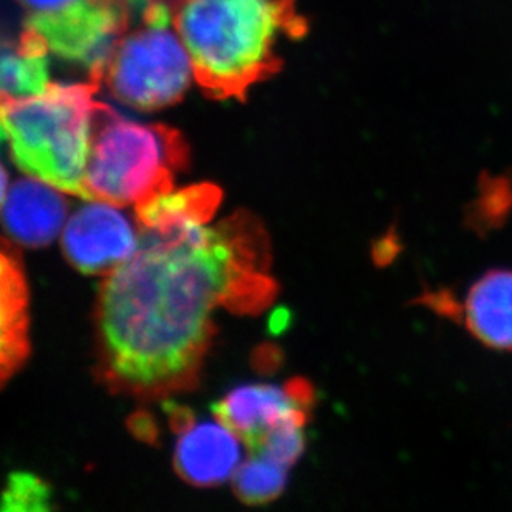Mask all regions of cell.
Wrapping results in <instances>:
<instances>
[{
	"mask_svg": "<svg viewBox=\"0 0 512 512\" xmlns=\"http://www.w3.org/2000/svg\"><path fill=\"white\" fill-rule=\"evenodd\" d=\"M256 221L141 228L130 259L103 282L97 305L103 377L155 398L198 380L219 307L254 310L274 294Z\"/></svg>",
	"mask_w": 512,
	"mask_h": 512,
	"instance_id": "cell-1",
	"label": "cell"
},
{
	"mask_svg": "<svg viewBox=\"0 0 512 512\" xmlns=\"http://www.w3.org/2000/svg\"><path fill=\"white\" fill-rule=\"evenodd\" d=\"M174 27L196 82L218 98L242 97L276 72L281 50L305 32L295 0H178Z\"/></svg>",
	"mask_w": 512,
	"mask_h": 512,
	"instance_id": "cell-2",
	"label": "cell"
},
{
	"mask_svg": "<svg viewBox=\"0 0 512 512\" xmlns=\"http://www.w3.org/2000/svg\"><path fill=\"white\" fill-rule=\"evenodd\" d=\"M98 83H52L44 93L2 98V138L27 176L85 199Z\"/></svg>",
	"mask_w": 512,
	"mask_h": 512,
	"instance_id": "cell-3",
	"label": "cell"
},
{
	"mask_svg": "<svg viewBox=\"0 0 512 512\" xmlns=\"http://www.w3.org/2000/svg\"><path fill=\"white\" fill-rule=\"evenodd\" d=\"M184 163L186 145L178 131L131 120L102 103L85 173V199L138 206L173 188L174 173Z\"/></svg>",
	"mask_w": 512,
	"mask_h": 512,
	"instance_id": "cell-4",
	"label": "cell"
},
{
	"mask_svg": "<svg viewBox=\"0 0 512 512\" xmlns=\"http://www.w3.org/2000/svg\"><path fill=\"white\" fill-rule=\"evenodd\" d=\"M174 24V10L163 0L145 10L141 25L123 35L100 85L118 102L140 112L171 107L196 80L193 60Z\"/></svg>",
	"mask_w": 512,
	"mask_h": 512,
	"instance_id": "cell-5",
	"label": "cell"
},
{
	"mask_svg": "<svg viewBox=\"0 0 512 512\" xmlns=\"http://www.w3.org/2000/svg\"><path fill=\"white\" fill-rule=\"evenodd\" d=\"M130 15L123 0H72L58 9L30 12L25 29L37 35L50 54L82 67L100 85Z\"/></svg>",
	"mask_w": 512,
	"mask_h": 512,
	"instance_id": "cell-6",
	"label": "cell"
},
{
	"mask_svg": "<svg viewBox=\"0 0 512 512\" xmlns=\"http://www.w3.org/2000/svg\"><path fill=\"white\" fill-rule=\"evenodd\" d=\"M312 405L314 390L302 380L287 385L252 383L234 388L213 406V413L251 453L277 428L289 423L307 425Z\"/></svg>",
	"mask_w": 512,
	"mask_h": 512,
	"instance_id": "cell-7",
	"label": "cell"
},
{
	"mask_svg": "<svg viewBox=\"0 0 512 512\" xmlns=\"http://www.w3.org/2000/svg\"><path fill=\"white\" fill-rule=\"evenodd\" d=\"M140 236L116 204L90 199L63 228L67 261L83 274H110L133 256Z\"/></svg>",
	"mask_w": 512,
	"mask_h": 512,
	"instance_id": "cell-8",
	"label": "cell"
},
{
	"mask_svg": "<svg viewBox=\"0 0 512 512\" xmlns=\"http://www.w3.org/2000/svg\"><path fill=\"white\" fill-rule=\"evenodd\" d=\"M67 211L63 191L32 176L17 179L2 194L4 228L19 246H49L62 231Z\"/></svg>",
	"mask_w": 512,
	"mask_h": 512,
	"instance_id": "cell-9",
	"label": "cell"
},
{
	"mask_svg": "<svg viewBox=\"0 0 512 512\" xmlns=\"http://www.w3.org/2000/svg\"><path fill=\"white\" fill-rule=\"evenodd\" d=\"M239 466V436L221 421L191 423L179 436L174 450V469L191 486H219L232 479Z\"/></svg>",
	"mask_w": 512,
	"mask_h": 512,
	"instance_id": "cell-10",
	"label": "cell"
},
{
	"mask_svg": "<svg viewBox=\"0 0 512 512\" xmlns=\"http://www.w3.org/2000/svg\"><path fill=\"white\" fill-rule=\"evenodd\" d=\"M464 325L494 350H512V271H491L464 297Z\"/></svg>",
	"mask_w": 512,
	"mask_h": 512,
	"instance_id": "cell-11",
	"label": "cell"
},
{
	"mask_svg": "<svg viewBox=\"0 0 512 512\" xmlns=\"http://www.w3.org/2000/svg\"><path fill=\"white\" fill-rule=\"evenodd\" d=\"M27 304L24 269L14 249L4 242L0 274V367L4 382L24 365L29 353Z\"/></svg>",
	"mask_w": 512,
	"mask_h": 512,
	"instance_id": "cell-12",
	"label": "cell"
},
{
	"mask_svg": "<svg viewBox=\"0 0 512 512\" xmlns=\"http://www.w3.org/2000/svg\"><path fill=\"white\" fill-rule=\"evenodd\" d=\"M49 49L25 29L19 40L5 44L0 62L2 98L34 97L44 93L50 82Z\"/></svg>",
	"mask_w": 512,
	"mask_h": 512,
	"instance_id": "cell-13",
	"label": "cell"
},
{
	"mask_svg": "<svg viewBox=\"0 0 512 512\" xmlns=\"http://www.w3.org/2000/svg\"><path fill=\"white\" fill-rule=\"evenodd\" d=\"M221 203V191L213 184L168 189L136 206L140 228H165L174 224L208 223Z\"/></svg>",
	"mask_w": 512,
	"mask_h": 512,
	"instance_id": "cell-14",
	"label": "cell"
},
{
	"mask_svg": "<svg viewBox=\"0 0 512 512\" xmlns=\"http://www.w3.org/2000/svg\"><path fill=\"white\" fill-rule=\"evenodd\" d=\"M287 471L289 468L272 459L251 455L232 476L234 493L249 506L272 503L284 493Z\"/></svg>",
	"mask_w": 512,
	"mask_h": 512,
	"instance_id": "cell-15",
	"label": "cell"
},
{
	"mask_svg": "<svg viewBox=\"0 0 512 512\" xmlns=\"http://www.w3.org/2000/svg\"><path fill=\"white\" fill-rule=\"evenodd\" d=\"M52 509V489L39 476L12 473L4 491V511H49Z\"/></svg>",
	"mask_w": 512,
	"mask_h": 512,
	"instance_id": "cell-16",
	"label": "cell"
},
{
	"mask_svg": "<svg viewBox=\"0 0 512 512\" xmlns=\"http://www.w3.org/2000/svg\"><path fill=\"white\" fill-rule=\"evenodd\" d=\"M305 451V423H289L272 431L251 455L264 456L292 468Z\"/></svg>",
	"mask_w": 512,
	"mask_h": 512,
	"instance_id": "cell-17",
	"label": "cell"
},
{
	"mask_svg": "<svg viewBox=\"0 0 512 512\" xmlns=\"http://www.w3.org/2000/svg\"><path fill=\"white\" fill-rule=\"evenodd\" d=\"M22 7L29 9L30 12H42V10H52L67 5L72 0H17Z\"/></svg>",
	"mask_w": 512,
	"mask_h": 512,
	"instance_id": "cell-18",
	"label": "cell"
}]
</instances>
